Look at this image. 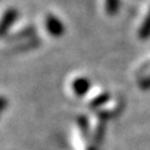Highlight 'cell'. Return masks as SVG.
<instances>
[{
	"label": "cell",
	"mask_w": 150,
	"mask_h": 150,
	"mask_svg": "<svg viewBox=\"0 0 150 150\" xmlns=\"http://www.w3.org/2000/svg\"><path fill=\"white\" fill-rule=\"evenodd\" d=\"M15 15H16V13L14 9H10V10H8L5 13V15L3 16V20L0 21V35L4 34L8 28L13 24L14 19H15Z\"/></svg>",
	"instance_id": "obj_1"
},
{
	"label": "cell",
	"mask_w": 150,
	"mask_h": 150,
	"mask_svg": "<svg viewBox=\"0 0 150 150\" xmlns=\"http://www.w3.org/2000/svg\"><path fill=\"white\" fill-rule=\"evenodd\" d=\"M46 24H48V29H49V31H51L53 34H55V35H58V34H60L62 33V24L58 21V19H55L54 16H50V18H48V20H46Z\"/></svg>",
	"instance_id": "obj_2"
},
{
	"label": "cell",
	"mask_w": 150,
	"mask_h": 150,
	"mask_svg": "<svg viewBox=\"0 0 150 150\" xmlns=\"http://www.w3.org/2000/svg\"><path fill=\"white\" fill-rule=\"evenodd\" d=\"M86 86H88V81L85 79H80V80H78V85H75V91L78 94H81L85 91Z\"/></svg>",
	"instance_id": "obj_3"
},
{
	"label": "cell",
	"mask_w": 150,
	"mask_h": 150,
	"mask_svg": "<svg viewBox=\"0 0 150 150\" xmlns=\"http://www.w3.org/2000/svg\"><path fill=\"white\" fill-rule=\"evenodd\" d=\"M116 6H118V1H116V0H106V9H108V13L109 14L115 13Z\"/></svg>",
	"instance_id": "obj_4"
},
{
	"label": "cell",
	"mask_w": 150,
	"mask_h": 150,
	"mask_svg": "<svg viewBox=\"0 0 150 150\" xmlns=\"http://www.w3.org/2000/svg\"><path fill=\"white\" fill-rule=\"evenodd\" d=\"M4 105H5V99H4V98H0V111L3 110Z\"/></svg>",
	"instance_id": "obj_5"
}]
</instances>
